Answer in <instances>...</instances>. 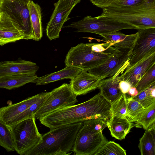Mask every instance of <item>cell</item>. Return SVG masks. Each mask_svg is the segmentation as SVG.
Listing matches in <instances>:
<instances>
[{
  "mask_svg": "<svg viewBox=\"0 0 155 155\" xmlns=\"http://www.w3.org/2000/svg\"><path fill=\"white\" fill-rule=\"evenodd\" d=\"M24 39V36L5 12H0V46Z\"/></svg>",
  "mask_w": 155,
  "mask_h": 155,
  "instance_id": "obj_17",
  "label": "cell"
},
{
  "mask_svg": "<svg viewBox=\"0 0 155 155\" xmlns=\"http://www.w3.org/2000/svg\"><path fill=\"white\" fill-rule=\"evenodd\" d=\"M101 80L87 71L83 70L71 79L69 84L74 93L77 96L98 88Z\"/></svg>",
  "mask_w": 155,
  "mask_h": 155,
  "instance_id": "obj_14",
  "label": "cell"
},
{
  "mask_svg": "<svg viewBox=\"0 0 155 155\" xmlns=\"http://www.w3.org/2000/svg\"><path fill=\"white\" fill-rule=\"evenodd\" d=\"M46 93H41L18 103L9 104L0 108V120L7 126L17 116L38 100Z\"/></svg>",
  "mask_w": 155,
  "mask_h": 155,
  "instance_id": "obj_13",
  "label": "cell"
},
{
  "mask_svg": "<svg viewBox=\"0 0 155 155\" xmlns=\"http://www.w3.org/2000/svg\"><path fill=\"white\" fill-rule=\"evenodd\" d=\"M26 0H3L0 2V12H6L14 25L24 36V39L34 40L28 4Z\"/></svg>",
  "mask_w": 155,
  "mask_h": 155,
  "instance_id": "obj_6",
  "label": "cell"
},
{
  "mask_svg": "<svg viewBox=\"0 0 155 155\" xmlns=\"http://www.w3.org/2000/svg\"><path fill=\"white\" fill-rule=\"evenodd\" d=\"M83 70L72 66H66L58 71L47 74L41 77H38L36 85H45L65 79H72Z\"/></svg>",
  "mask_w": 155,
  "mask_h": 155,
  "instance_id": "obj_22",
  "label": "cell"
},
{
  "mask_svg": "<svg viewBox=\"0 0 155 155\" xmlns=\"http://www.w3.org/2000/svg\"><path fill=\"white\" fill-rule=\"evenodd\" d=\"M36 63L19 58L14 61L0 62V77L19 74H35L39 69Z\"/></svg>",
  "mask_w": 155,
  "mask_h": 155,
  "instance_id": "obj_15",
  "label": "cell"
},
{
  "mask_svg": "<svg viewBox=\"0 0 155 155\" xmlns=\"http://www.w3.org/2000/svg\"><path fill=\"white\" fill-rule=\"evenodd\" d=\"M138 30V36L133 48L132 55L126 69L133 67L155 52V28Z\"/></svg>",
  "mask_w": 155,
  "mask_h": 155,
  "instance_id": "obj_12",
  "label": "cell"
},
{
  "mask_svg": "<svg viewBox=\"0 0 155 155\" xmlns=\"http://www.w3.org/2000/svg\"><path fill=\"white\" fill-rule=\"evenodd\" d=\"M1 1V0H0V2Z\"/></svg>",
  "mask_w": 155,
  "mask_h": 155,
  "instance_id": "obj_38",
  "label": "cell"
},
{
  "mask_svg": "<svg viewBox=\"0 0 155 155\" xmlns=\"http://www.w3.org/2000/svg\"><path fill=\"white\" fill-rule=\"evenodd\" d=\"M118 50L106 42L81 43L71 48L66 56L65 65L87 71L104 63Z\"/></svg>",
  "mask_w": 155,
  "mask_h": 155,
  "instance_id": "obj_3",
  "label": "cell"
},
{
  "mask_svg": "<svg viewBox=\"0 0 155 155\" xmlns=\"http://www.w3.org/2000/svg\"><path fill=\"white\" fill-rule=\"evenodd\" d=\"M0 146L4 148L8 152L15 151L11 130L0 120Z\"/></svg>",
  "mask_w": 155,
  "mask_h": 155,
  "instance_id": "obj_28",
  "label": "cell"
},
{
  "mask_svg": "<svg viewBox=\"0 0 155 155\" xmlns=\"http://www.w3.org/2000/svg\"><path fill=\"white\" fill-rule=\"evenodd\" d=\"M106 122L100 119L83 121L77 135L72 150L76 155H94L108 141L103 134Z\"/></svg>",
  "mask_w": 155,
  "mask_h": 155,
  "instance_id": "obj_5",
  "label": "cell"
},
{
  "mask_svg": "<svg viewBox=\"0 0 155 155\" xmlns=\"http://www.w3.org/2000/svg\"><path fill=\"white\" fill-rule=\"evenodd\" d=\"M28 6L34 40L38 41L41 40L43 35L41 8L38 4L32 0L29 2Z\"/></svg>",
  "mask_w": 155,
  "mask_h": 155,
  "instance_id": "obj_23",
  "label": "cell"
},
{
  "mask_svg": "<svg viewBox=\"0 0 155 155\" xmlns=\"http://www.w3.org/2000/svg\"><path fill=\"white\" fill-rule=\"evenodd\" d=\"M152 87L142 91L137 96L132 97L139 102L145 108L153 102H155V97L151 95V91Z\"/></svg>",
  "mask_w": 155,
  "mask_h": 155,
  "instance_id": "obj_33",
  "label": "cell"
},
{
  "mask_svg": "<svg viewBox=\"0 0 155 155\" xmlns=\"http://www.w3.org/2000/svg\"><path fill=\"white\" fill-rule=\"evenodd\" d=\"M155 63V52L146 57L131 68L126 69L119 76L121 81L135 87L138 82L150 67Z\"/></svg>",
  "mask_w": 155,
  "mask_h": 155,
  "instance_id": "obj_16",
  "label": "cell"
},
{
  "mask_svg": "<svg viewBox=\"0 0 155 155\" xmlns=\"http://www.w3.org/2000/svg\"><path fill=\"white\" fill-rule=\"evenodd\" d=\"M102 9L101 15L134 26L138 30L155 28V0H144L130 6L107 7Z\"/></svg>",
  "mask_w": 155,
  "mask_h": 155,
  "instance_id": "obj_4",
  "label": "cell"
},
{
  "mask_svg": "<svg viewBox=\"0 0 155 155\" xmlns=\"http://www.w3.org/2000/svg\"><path fill=\"white\" fill-rule=\"evenodd\" d=\"M120 88L123 94L127 93L130 88L131 87L130 84L128 82L121 81L119 84Z\"/></svg>",
  "mask_w": 155,
  "mask_h": 155,
  "instance_id": "obj_34",
  "label": "cell"
},
{
  "mask_svg": "<svg viewBox=\"0 0 155 155\" xmlns=\"http://www.w3.org/2000/svg\"><path fill=\"white\" fill-rule=\"evenodd\" d=\"M27 0V1H32V0Z\"/></svg>",
  "mask_w": 155,
  "mask_h": 155,
  "instance_id": "obj_37",
  "label": "cell"
},
{
  "mask_svg": "<svg viewBox=\"0 0 155 155\" xmlns=\"http://www.w3.org/2000/svg\"><path fill=\"white\" fill-rule=\"evenodd\" d=\"M38 77L35 74H19L0 77V88L11 90L29 83H36Z\"/></svg>",
  "mask_w": 155,
  "mask_h": 155,
  "instance_id": "obj_21",
  "label": "cell"
},
{
  "mask_svg": "<svg viewBox=\"0 0 155 155\" xmlns=\"http://www.w3.org/2000/svg\"><path fill=\"white\" fill-rule=\"evenodd\" d=\"M126 155V151L119 144L113 141H108L94 155Z\"/></svg>",
  "mask_w": 155,
  "mask_h": 155,
  "instance_id": "obj_31",
  "label": "cell"
},
{
  "mask_svg": "<svg viewBox=\"0 0 155 155\" xmlns=\"http://www.w3.org/2000/svg\"><path fill=\"white\" fill-rule=\"evenodd\" d=\"M101 36L105 42L118 50L128 48H133L138 36V32L126 35L120 31H116Z\"/></svg>",
  "mask_w": 155,
  "mask_h": 155,
  "instance_id": "obj_18",
  "label": "cell"
},
{
  "mask_svg": "<svg viewBox=\"0 0 155 155\" xmlns=\"http://www.w3.org/2000/svg\"><path fill=\"white\" fill-rule=\"evenodd\" d=\"M83 125V122H80L50 130L42 135L41 140L24 155L70 154Z\"/></svg>",
  "mask_w": 155,
  "mask_h": 155,
  "instance_id": "obj_2",
  "label": "cell"
},
{
  "mask_svg": "<svg viewBox=\"0 0 155 155\" xmlns=\"http://www.w3.org/2000/svg\"><path fill=\"white\" fill-rule=\"evenodd\" d=\"M111 104L100 93L81 103L56 110L39 119L50 130L92 119L107 122L111 117Z\"/></svg>",
  "mask_w": 155,
  "mask_h": 155,
  "instance_id": "obj_1",
  "label": "cell"
},
{
  "mask_svg": "<svg viewBox=\"0 0 155 155\" xmlns=\"http://www.w3.org/2000/svg\"><path fill=\"white\" fill-rule=\"evenodd\" d=\"M155 85V63L147 71L135 87L138 94Z\"/></svg>",
  "mask_w": 155,
  "mask_h": 155,
  "instance_id": "obj_29",
  "label": "cell"
},
{
  "mask_svg": "<svg viewBox=\"0 0 155 155\" xmlns=\"http://www.w3.org/2000/svg\"><path fill=\"white\" fill-rule=\"evenodd\" d=\"M81 0H58L54 3V9L46 28L47 36L50 40L59 37L64 23L74 6Z\"/></svg>",
  "mask_w": 155,
  "mask_h": 155,
  "instance_id": "obj_11",
  "label": "cell"
},
{
  "mask_svg": "<svg viewBox=\"0 0 155 155\" xmlns=\"http://www.w3.org/2000/svg\"><path fill=\"white\" fill-rule=\"evenodd\" d=\"M127 108V97L126 94H123L115 101L111 104L112 116L126 117Z\"/></svg>",
  "mask_w": 155,
  "mask_h": 155,
  "instance_id": "obj_32",
  "label": "cell"
},
{
  "mask_svg": "<svg viewBox=\"0 0 155 155\" xmlns=\"http://www.w3.org/2000/svg\"><path fill=\"white\" fill-rule=\"evenodd\" d=\"M136 126H142L146 130L155 122V102L144 108L140 115Z\"/></svg>",
  "mask_w": 155,
  "mask_h": 155,
  "instance_id": "obj_26",
  "label": "cell"
},
{
  "mask_svg": "<svg viewBox=\"0 0 155 155\" xmlns=\"http://www.w3.org/2000/svg\"><path fill=\"white\" fill-rule=\"evenodd\" d=\"M94 5L96 0H89Z\"/></svg>",
  "mask_w": 155,
  "mask_h": 155,
  "instance_id": "obj_36",
  "label": "cell"
},
{
  "mask_svg": "<svg viewBox=\"0 0 155 155\" xmlns=\"http://www.w3.org/2000/svg\"><path fill=\"white\" fill-rule=\"evenodd\" d=\"M144 108L138 101L130 97H127V108L126 117L130 122H136Z\"/></svg>",
  "mask_w": 155,
  "mask_h": 155,
  "instance_id": "obj_27",
  "label": "cell"
},
{
  "mask_svg": "<svg viewBox=\"0 0 155 155\" xmlns=\"http://www.w3.org/2000/svg\"><path fill=\"white\" fill-rule=\"evenodd\" d=\"M144 0H96L94 5L101 8L122 7L136 5Z\"/></svg>",
  "mask_w": 155,
  "mask_h": 155,
  "instance_id": "obj_30",
  "label": "cell"
},
{
  "mask_svg": "<svg viewBox=\"0 0 155 155\" xmlns=\"http://www.w3.org/2000/svg\"><path fill=\"white\" fill-rule=\"evenodd\" d=\"M50 94V92H46V94L38 100L17 116L7 126L10 129L19 122L35 116V114Z\"/></svg>",
  "mask_w": 155,
  "mask_h": 155,
  "instance_id": "obj_25",
  "label": "cell"
},
{
  "mask_svg": "<svg viewBox=\"0 0 155 155\" xmlns=\"http://www.w3.org/2000/svg\"><path fill=\"white\" fill-rule=\"evenodd\" d=\"M119 76L101 80L98 87L100 90V94L111 104L123 94L119 87L121 81Z\"/></svg>",
  "mask_w": 155,
  "mask_h": 155,
  "instance_id": "obj_19",
  "label": "cell"
},
{
  "mask_svg": "<svg viewBox=\"0 0 155 155\" xmlns=\"http://www.w3.org/2000/svg\"><path fill=\"white\" fill-rule=\"evenodd\" d=\"M133 48L119 50L103 63L87 71L101 80L122 74L128 65L132 55Z\"/></svg>",
  "mask_w": 155,
  "mask_h": 155,
  "instance_id": "obj_9",
  "label": "cell"
},
{
  "mask_svg": "<svg viewBox=\"0 0 155 155\" xmlns=\"http://www.w3.org/2000/svg\"><path fill=\"white\" fill-rule=\"evenodd\" d=\"M77 97L69 84L64 83L50 92L49 95L35 114V117L39 120L58 108L74 105L78 101Z\"/></svg>",
  "mask_w": 155,
  "mask_h": 155,
  "instance_id": "obj_10",
  "label": "cell"
},
{
  "mask_svg": "<svg viewBox=\"0 0 155 155\" xmlns=\"http://www.w3.org/2000/svg\"><path fill=\"white\" fill-rule=\"evenodd\" d=\"M128 94L131 97H134L137 96L138 94V91L135 87H131L128 92Z\"/></svg>",
  "mask_w": 155,
  "mask_h": 155,
  "instance_id": "obj_35",
  "label": "cell"
},
{
  "mask_svg": "<svg viewBox=\"0 0 155 155\" xmlns=\"http://www.w3.org/2000/svg\"><path fill=\"white\" fill-rule=\"evenodd\" d=\"M155 124L146 130L139 140L138 147L141 155H155Z\"/></svg>",
  "mask_w": 155,
  "mask_h": 155,
  "instance_id": "obj_24",
  "label": "cell"
},
{
  "mask_svg": "<svg viewBox=\"0 0 155 155\" xmlns=\"http://www.w3.org/2000/svg\"><path fill=\"white\" fill-rule=\"evenodd\" d=\"M63 27L74 28L78 32L91 33L100 35L123 29H138L134 26L113 20L101 15L96 17L88 15Z\"/></svg>",
  "mask_w": 155,
  "mask_h": 155,
  "instance_id": "obj_8",
  "label": "cell"
},
{
  "mask_svg": "<svg viewBox=\"0 0 155 155\" xmlns=\"http://www.w3.org/2000/svg\"><path fill=\"white\" fill-rule=\"evenodd\" d=\"M35 119L33 116L19 122L10 129L15 151L19 155H24L42 139V135L38 130Z\"/></svg>",
  "mask_w": 155,
  "mask_h": 155,
  "instance_id": "obj_7",
  "label": "cell"
},
{
  "mask_svg": "<svg viewBox=\"0 0 155 155\" xmlns=\"http://www.w3.org/2000/svg\"><path fill=\"white\" fill-rule=\"evenodd\" d=\"M1 0L2 1V0Z\"/></svg>",
  "mask_w": 155,
  "mask_h": 155,
  "instance_id": "obj_39",
  "label": "cell"
},
{
  "mask_svg": "<svg viewBox=\"0 0 155 155\" xmlns=\"http://www.w3.org/2000/svg\"><path fill=\"white\" fill-rule=\"evenodd\" d=\"M106 125L112 136L120 140L124 139L134 126L133 123L126 117L114 116L106 122Z\"/></svg>",
  "mask_w": 155,
  "mask_h": 155,
  "instance_id": "obj_20",
  "label": "cell"
}]
</instances>
